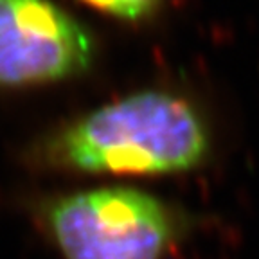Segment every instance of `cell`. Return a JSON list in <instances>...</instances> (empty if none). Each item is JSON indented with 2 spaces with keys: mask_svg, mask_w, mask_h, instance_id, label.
<instances>
[{
  "mask_svg": "<svg viewBox=\"0 0 259 259\" xmlns=\"http://www.w3.org/2000/svg\"><path fill=\"white\" fill-rule=\"evenodd\" d=\"M27 214L63 259H166L196 227L182 205L128 185L31 196Z\"/></svg>",
  "mask_w": 259,
  "mask_h": 259,
  "instance_id": "obj_2",
  "label": "cell"
},
{
  "mask_svg": "<svg viewBox=\"0 0 259 259\" xmlns=\"http://www.w3.org/2000/svg\"><path fill=\"white\" fill-rule=\"evenodd\" d=\"M213 150L198 105L169 90H139L40 135L22 158L49 175L160 178L202 169Z\"/></svg>",
  "mask_w": 259,
  "mask_h": 259,
  "instance_id": "obj_1",
  "label": "cell"
},
{
  "mask_svg": "<svg viewBox=\"0 0 259 259\" xmlns=\"http://www.w3.org/2000/svg\"><path fill=\"white\" fill-rule=\"evenodd\" d=\"M94 60L89 27L54 0H0V89L67 81Z\"/></svg>",
  "mask_w": 259,
  "mask_h": 259,
  "instance_id": "obj_3",
  "label": "cell"
},
{
  "mask_svg": "<svg viewBox=\"0 0 259 259\" xmlns=\"http://www.w3.org/2000/svg\"><path fill=\"white\" fill-rule=\"evenodd\" d=\"M101 13L126 22H142L158 11L162 0H81Z\"/></svg>",
  "mask_w": 259,
  "mask_h": 259,
  "instance_id": "obj_4",
  "label": "cell"
}]
</instances>
